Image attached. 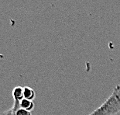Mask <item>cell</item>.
<instances>
[{
    "label": "cell",
    "mask_w": 120,
    "mask_h": 115,
    "mask_svg": "<svg viewBox=\"0 0 120 115\" xmlns=\"http://www.w3.org/2000/svg\"><path fill=\"white\" fill-rule=\"evenodd\" d=\"M120 112V84L113 89L111 96L102 105L89 115H116Z\"/></svg>",
    "instance_id": "cell-1"
},
{
    "label": "cell",
    "mask_w": 120,
    "mask_h": 115,
    "mask_svg": "<svg viewBox=\"0 0 120 115\" xmlns=\"http://www.w3.org/2000/svg\"><path fill=\"white\" fill-rule=\"evenodd\" d=\"M12 115H32V112L26 111L20 107V103L19 101L14 100L13 105L12 107Z\"/></svg>",
    "instance_id": "cell-2"
},
{
    "label": "cell",
    "mask_w": 120,
    "mask_h": 115,
    "mask_svg": "<svg viewBox=\"0 0 120 115\" xmlns=\"http://www.w3.org/2000/svg\"><path fill=\"white\" fill-rule=\"evenodd\" d=\"M12 97H13L14 100L16 101H22L24 99L23 96V87L21 86H16L12 89Z\"/></svg>",
    "instance_id": "cell-3"
},
{
    "label": "cell",
    "mask_w": 120,
    "mask_h": 115,
    "mask_svg": "<svg viewBox=\"0 0 120 115\" xmlns=\"http://www.w3.org/2000/svg\"><path fill=\"white\" fill-rule=\"evenodd\" d=\"M23 96H24V99H30V100H34L36 97V93L31 87L25 86V87H23Z\"/></svg>",
    "instance_id": "cell-4"
},
{
    "label": "cell",
    "mask_w": 120,
    "mask_h": 115,
    "mask_svg": "<svg viewBox=\"0 0 120 115\" xmlns=\"http://www.w3.org/2000/svg\"><path fill=\"white\" fill-rule=\"evenodd\" d=\"M19 103H20V107H21V108H23L25 110H26V111H29L32 112L33 110L34 109L35 104H34V102H33V100L23 99L22 101H20Z\"/></svg>",
    "instance_id": "cell-5"
},
{
    "label": "cell",
    "mask_w": 120,
    "mask_h": 115,
    "mask_svg": "<svg viewBox=\"0 0 120 115\" xmlns=\"http://www.w3.org/2000/svg\"><path fill=\"white\" fill-rule=\"evenodd\" d=\"M1 115H12V109H9V110H8V111H6L4 112H2Z\"/></svg>",
    "instance_id": "cell-6"
}]
</instances>
